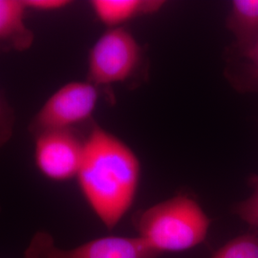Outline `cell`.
Wrapping results in <instances>:
<instances>
[{"mask_svg":"<svg viewBox=\"0 0 258 258\" xmlns=\"http://www.w3.org/2000/svg\"><path fill=\"white\" fill-rule=\"evenodd\" d=\"M35 137V163L42 175L55 182L77 177L83 160L84 141L71 129L50 130Z\"/></svg>","mask_w":258,"mask_h":258,"instance_id":"cell-6","label":"cell"},{"mask_svg":"<svg viewBox=\"0 0 258 258\" xmlns=\"http://www.w3.org/2000/svg\"><path fill=\"white\" fill-rule=\"evenodd\" d=\"M26 10L50 12L63 9L71 4L69 0H22Z\"/></svg>","mask_w":258,"mask_h":258,"instance_id":"cell-13","label":"cell"},{"mask_svg":"<svg viewBox=\"0 0 258 258\" xmlns=\"http://www.w3.org/2000/svg\"><path fill=\"white\" fill-rule=\"evenodd\" d=\"M22 0H0V54L23 52L33 45L34 32L25 23Z\"/></svg>","mask_w":258,"mask_h":258,"instance_id":"cell-7","label":"cell"},{"mask_svg":"<svg viewBox=\"0 0 258 258\" xmlns=\"http://www.w3.org/2000/svg\"><path fill=\"white\" fill-rule=\"evenodd\" d=\"M228 27L245 53L254 46L258 42V0L232 1Z\"/></svg>","mask_w":258,"mask_h":258,"instance_id":"cell-9","label":"cell"},{"mask_svg":"<svg viewBox=\"0 0 258 258\" xmlns=\"http://www.w3.org/2000/svg\"><path fill=\"white\" fill-rule=\"evenodd\" d=\"M98 99V87L88 81L66 83L37 112L30 131L36 136L50 130L71 129L92 116Z\"/></svg>","mask_w":258,"mask_h":258,"instance_id":"cell-4","label":"cell"},{"mask_svg":"<svg viewBox=\"0 0 258 258\" xmlns=\"http://www.w3.org/2000/svg\"><path fill=\"white\" fill-rule=\"evenodd\" d=\"M94 14L105 26L120 27L131 19L153 15L165 5L162 0H93Z\"/></svg>","mask_w":258,"mask_h":258,"instance_id":"cell-8","label":"cell"},{"mask_svg":"<svg viewBox=\"0 0 258 258\" xmlns=\"http://www.w3.org/2000/svg\"><path fill=\"white\" fill-rule=\"evenodd\" d=\"M160 255L140 236H106L64 249L57 248L53 237L45 231L37 232L24 251V258H157Z\"/></svg>","mask_w":258,"mask_h":258,"instance_id":"cell-5","label":"cell"},{"mask_svg":"<svg viewBox=\"0 0 258 258\" xmlns=\"http://www.w3.org/2000/svg\"><path fill=\"white\" fill-rule=\"evenodd\" d=\"M139 236L157 252H179L201 244L211 221L202 207L187 195L156 204L135 218Z\"/></svg>","mask_w":258,"mask_h":258,"instance_id":"cell-2","label":"cell"},{"mask_svg":"<svg viewBox=\"0 0 258 258\" xmlns=\"http://www.w3.org/2000/svg\"><path fill=\"white\" fill-rule=\"evenodd\" d=\"M245 55L251 61L254 69L258 73V42L252 48H250L247 53H245Z\"/></svg>","mask_w":258,"mask_h":258,"instance_id":"cell-14","label":"cell"},{"mask_svg":"<svg viewBox=\"0 0 258 258\" xmlns=\"http://www.w3.org/2000/svg\"><path fill=\"white\" fill-rule=\"evenodd\" d=\"M15 113L0 98V148L9 142L15 128Z\"/></svg>","mask_w":258,"mask_h":258,"instance_id":"cell-12","label":"cell"},{"mask_svg":"<svg viewBox=\"0 0 258 258\" xmlns=\"http://www.w3.org/2000/svg\"><path fill=\"white\" fill-rule=\"evenodd\" d=\"M212 258H258V237L247 233L229 241Z\"/></svg>","mask_w":258,"mask_h":258,"instance_id":"cell-10","label":"cell"},{"mask_svg":"<svg viewBox=\"0 0 258 258\" xmlns=\"http://www.w3.org/2000/svg\"><path fill=\"white\" fill-rule=\"evenodd\" d=\"M142 50L124 28H110L93 45L88 55V82L97 87L122 83L137 70Z\"/></svg>","mask_w":258,"mask_h":258,"instance_id":"cell-3","label":"cell"},{"mask_svg":"<svg viewBox=\"0 0 258 258\" xmlns=\"http://www.w3.org/2000/svg\"><path fill=\"white\" fill-rule=\"evenodd\" d=\"M141 164L121 140L95 126L84 141L78 182L86 202L108 229L128 212L138 190Z\"/></svg>","mask_w":258,"mask_h":258,"instance_id":"cell-1","label":"cell"},{"mask_svg":"<svg viewBox=\"0 0 258 258\" xmlns=\"http://www.w3.org/2000/svg\"><path fill=\"white\" fill-rule=\"evenodd\" d=\"M234 212L243 221L258 228V185L248 199L235 207Z\"/></svg>","mask_w":258,"mask_h":258,"instance_id":"cell-11","label":"cell"}]
</instances>
